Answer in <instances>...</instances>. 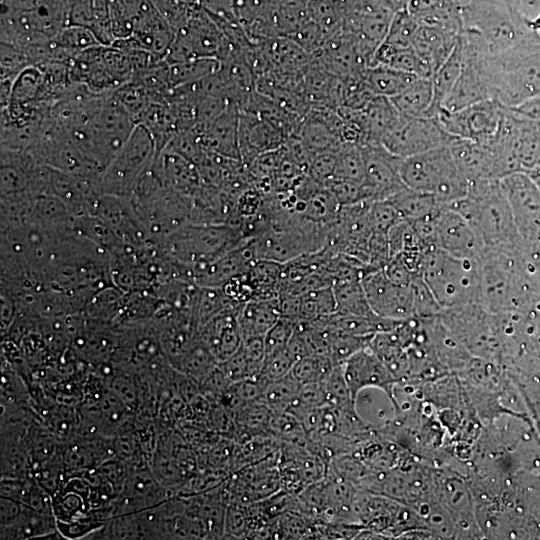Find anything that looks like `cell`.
Segmentation results:
<instances>
[{"label":"cell","instance_id":"32","mask_svg":"<svg viewBox=\"0 0 540 540\" xmlns=\"http://www.w3.org/2000/svg\"><path fill=\"white\" fill-rule=\"evenodd\" d=\"M361 76L375 96L388 98L396 96L417 77L382 64L365 68Z\"/></svg>","mask_w":540,"mask_h":540},{"label":"cell","instance_id":"47","mask_svg":"<svg viewBox=\"0 0 540 540\" xmlns=\"http://www.w3.org/2000/svg\"><path fill=\"white\" fill-rule=\"evenodd\" d=\"M341 207L372 201L363 182L333 178L325 185Z\"/></svg>","mask_w":540,"mask_h":540},{"label":"cell","instance_id":"16","mask_svg":"<svg viewBox=\"0 0 540 540\" xmlns=\"http://www.w3.org/2000/svg\"><path fill=\"white\" fill-rule=\"evenodd\" d=\"M312 55L323 69L342 78L361 76L370 66L355 37L343 29L326 39Z\"/></svg>","mask_w":540,"mask_h":540},{"label":"cell","instance_id":"13","mask_svg":"<svg viewBox=\"0 0 540 540\" xmlns=\"http://www.w3.org/2000/svg\"><path fill=\"white\" fill-rule=\"evenodd\" d=\"M430 246L456 257L479 260L484 248L471 224L449 205L431 221Z\"/></svg>","mask_w":540,"mask_h":540},{"label":"cell","instance_id":"37","mask_svg":"<svg viewBox=\"0 0 540 540\" xmlns=\"http://www.w3.org/2000/svg\"><path fill=\"white\" fill-rule=\"evenodd\" d=\"M217 365L218 362L200 339L184 354L175 369L200 386Z\"/></svg>","mask_w":540,"mask_h":540},{"label":"cell","instance_id":"6","mask_svg":"<svg viewBox=\"0 0 540 540\" xmlns=\"http://www.w3.org/2000/svg\"><path fill=\"white\" fill-rule=\"evenodd\" d=\"M399 171L406 187L432 194L443 204L464 198L470 186L449 145L403 158Z\"/></svg>","mask_w":540,"mask_h":540},{"label":"cell","instance_id":"12","mask_svg":"<svg viewBox=\"0 0 540 540\" xmlns=\"http://www.w3.org/2000/svg\"><path fill=\"white\" fill-rule=\"evenodd\" d=\"M509 203L514 225L526 245L540 243V189L524 171L512 172L500 179Z\"/></svg>","mask_w":540,"mask_h":540},{"label":"cell","instance_id":"57","mask_svg":"<svg viewBox=\"0 0 540 540\" xmlns=\"http://www.w3.org/2000/svg\"><path fill=\"white\" fill-rule=\"evenodd\" d=\"M0 503L1 526H5L13 522L24 508V504L21 502L6 497H1Z\"/></svg>","mask_w":540,"mask_h":540},{"label":"cell","instance_id":"14","mask_svg":"<svg viewBox=\"0 0 540 540\" xmlns=\"http://www.w3.org/2000/svg\"><path fill=\"white\" fill-rule=\"evenodd\" d=\"M368 303L379 317L405 320L415 317L414 297L411 283L392 281L382 268L368 271L362 278Z\"/></svg>","mask_w":540,"mask_h":540},{"label":"cell","instance_id":"25","mask_svg":"<svg viewBox=\"0 0 540 540\" xmlns=\"http://www.w3.org/2000/svg\"><path fill=\"white\" fill-rule=\"evenodd\" d=\"M459 36L437 28L418 26L412 41V48L429 67L433 75L451 55Z\"/></svg>","mask_w":540,"mask_h":540},{"label":"cell","instance_id":"56","mask_svg":"<svg viewBox=\"0 0 540 540\" xmlns=\"http://www.w3.org/2000/svg\"><path fill=\"white\" fill-rule=\"evenodd\" d=\"M18 316V307L14 297L1 289V334L6 336Z\"/></svg>","mask_w":540,"mask_h":540},{"label":"cell","instance_id":"35","mask_svg":"<svg viewBox=\"0 0 540 540\" xmlns=\"http://www.w3.org/2000/svg\"><path fill=\"white\" fill-rule=\"evenodd\" d=\"M375 64L386 65L417 77H432L431 70L415 53L413 48L397 49L382 42L374 54Z\"/></svg>","mask_w":540,"mask_h":540},{"label":"cell","instance_id":"28","mask_svg":"<svg viewBox=\"0 0 540 540\" xmlns=\"http://www.w3.org/2000/svg\"><path fill=\"white\" fill-rule=\"evenodd\" d=\"M385 200L395 208L402 220L410 223L430 218L446 205L432 194L406 186Z\"/></svg>","mask_w":540,"mask_h":540},{"label":"cell","instance_id":"33","mask_svg":"<svg viewBox=\"0 0 540 540\" xmlns=\"http://www.w3.org/2000/svg\"><path fill=\"white\" fill-rule=\"evenodd\" d=\"M463 66V56L458 42L447 60L432 75L433 105L431 117H435L452 90Z\"/></svg>","mask_w":540,"mask_h":540},{"label":"cell","instance_id":"5","mask_svg":"<svg viewBox=\"0 0 540 540\" xmlns=\"http://www.w3.org/2000/svg\"><path fill=\"white\" fill-rule=\"evenodd\" d=\"M246 237L228 223L188 222L160 242L164 255L186 277L189 268L212 261L232 250Z\"/></svg>","mask_w":540,"mask_h":540},{"label":"cell","instance_id":"3","mask_svg":"<svg viewBox=\"0 0 540 540\" xmlns=\"http://www.w3.org/2000/svg\"><path fill=\"white\" fill-rule=\"evenodd\" d=\"M492 98L515 108L540 95V35L505 52L482 57Z\"/></svg>","mask_w":540,"mask_h":540},{"label":"cell","instance_id":"18","mask_svg":"<svg viewBox=\"0 0 540 540\" xmlns=\"http://www.w3.org/2000/svg\"><path fill=\"white\" fill-rule=\"evenodd\" d=\"M287 139L280 129L258 113L240 109L239 149L245 167L259 155L281 148Z\"/></svg>","mask_w":540,"mask_h":540},{"label":"cell","instance_id":"36","mask_svg":"<svg viewBox=\"0 0 540 540\" xmlns=\"http://www.w3.org/2000/svg\"><path fill=\"white\" fill-rule=\"evenodd\" d=\"M221 65L217 58H192L168 64L172 88L199 82L217 73Z\"/></svg>","mask_w":540,"mask_h":540},{"label":"cell","instance_id":"20","mask_svg":"<svg viewBox=\"0 0 540 540\" xmlns=\"http://www.w3.org/2000/svg\"><path fill=\"white\" fill-rule=\"evenodd\" d=\"M240 108L232 102L205 126H197L206 150L226 158L241 161L239 149ZM242 163V162H241Z\"/></svg>","mask_w":540,"mask_h":540},{"label":"cell","instance_id":"22","mask_svg":"<svg viewBox=\"0 0 540 540\" xmlns=\"http://www.w3.org/2000/svg\"><path fill=\"white\" fill-rule=\"evenodd\" d=\"M449 147L456 164L469 182L500 179L493 152L487 143L455 138Z\"/></svg>","mask_w":540,"mask_h":540},{"label":"cell","instance_id":"42","mask_svg":"<svg viewBox=\"0 0 540 540\" xmlns=\"http://www.w3.org/2000/svg\"><path fill=\"white\" fill-rule=\"evenodd\" d=\"M364 176L365 162L362 146L355 144L342 145L337 153L333 178L364 182Z\"/></svg>","mask_w":540,"mask_h":540},{"label":"cell","instance_id":"17","mask_svg":"<svg viewBox=\"0 0 540 540\" xmlns=\"http://www.w3.org/2000/svg\"><path fill=\"white\" fill-rule=\"evenodd\" d=\"M362 152L365 162L363 183L372 201L385 200L405 186L399 171L402 158L381 144L362 145Z\"/></svg>","mask_w":540,"mask_h":540},{"label":"cell","instance_id":"43","mask_svg":"<svg viewBox=\"0 0 540 540\" xmlns=\"http://www.w3.org/2000/svg\"><path fill=\"white\" fill-rule=\"evenodd\" d=\"M328 405L327 395L322 382L302 384L287 412L300 422L313 410Z\"/></svg>","mask_w":540,"mask_h":540},{"label":"cell","instance_id":"1","mask_svg":"<svg viewBox=\"0 0 540 540\" xmlns=\"http://www.w3.org/2000/svg\"><path fill=\"white\" fill-rule=\"evenodd\" d=\"M460 40L471 51L492 56L537 38L529 21L513 6L495 0H472L462 10Z\"/></svg>","mask_w":540,"mask_h":540},{"label":"cell","instance_id":"53","mask_svg":"<svg viewBox=\"0 0 540 540\" xmlns=\"http://www.w3.org/2000/svg\"><path fill=\"white\" fill-rule=\"evenodd\" d=\"M338 151L316 153L307 166L306 174L316 183L324 186L334 177Z\"/></svg>","mask_w":540,"mask_h":540},{"label":"cell","instance_id":"50","mask_svg":"<svg viewBox=\"0 0 540 540\" xmlns=\"http://www.w3.org/2000/svg\"><path fill=\"white\" fill-rule=\"evenodd\" d=\"M297 360L286 348L266 355L258 378L266 384L276 381L291 372Z\"/></svg>","mask_w":540,"mask_h":540},{"label":"cell","instance_id":"7","mask_svg":"<svg viewBox=\"0 0 540 540\" xmlns=\"http://www.w3.org/2000/svg\"><path fill=\"white\" fill-rule=\"evenodd\" d=\"M157 153V146L150 131L143 124H136L129 138L101 175L102 194L130 198L138 180Z\"/></svg>","mask_w":540,"mask_h":540},{"label":"cell","instance_id":"10","mask_svg":"<svg viewBox=\"0 0 540 540\" xmlns=\"http://www.w3.org/2000/svg\"><path fill=\"white\" fill-rule=\"evenodd\" d=\"M506 111L497 100L487 99L457 111L441 108L435 117L452 136L486 143L499 132Z\"/></svg>","mask_w":540,"mask_h":540},{"label":"cell","instance_id":"38","mask_svg":"<svg viewBox=\"0 0 540 540\" xmlns=\"http://www.w3.org/2000/svg\"><path fill=\"white\" fill-rule=\"evenodd\" d=\"M337 311L332 286H325L300 295L299 321H312Z\"/></svg>","mask_w":540,"mask_h":540},{"label":"cell","instance_id":"19","mask_svg":"<svg viewBox=\"0 0 540 540\" xmlns=\"http://www.w3.org/2000/svg\"><path fill=\"white\" fill-rule=\"evenodd\" d=\"M463 56L461 72L442 108L457 111L478 102L493 99L482 69V57L467 50L460 42Z\"/></svg>","mask_w":540,"mask_h":540},{"label":"cell","instance_id":"34","mask_svg":"<svg viewBox=\"0 0 540 540\" xmlns=\"http://www.w3.org/2000/svg\"><path fill=\"white\" fill-rule=\"evenodd\" d=\"M337 311L356 316H375L372 311L361 278H347L334 282Z\"/></svg>","mask_w":540,"mask_h":540},{"label":"cell","instance_id":"58","mask_svg":"<svg viewBox=\"0 0 540 540\" xmlns=\"http://www.w3.org/2000/svg\"><path fill=\"white\" fill-rule=\"evenodd\" d=\"M538 166H540V161H539V164H538Z\"/></svg>","mask_w":540,"mask_h":540},{"label":"cell","instance_id":"21","mask_svg":"<svg viewBox=\"0 0 540 540\" xmlns=\"http://www.w3.org/2000/svg\"><path fill=\"white\" fill-rule=\"evenodd\" d=\"M238 311H223L198 327L201 341L218 363L230 358L243 343L237 318Z\"/></svg>","mask_w":540,"mask_h":540},{"label":"cell","instance_id":"40","mask_svg":"<svg viewBox=\"0 0 540 540\" xmlns=\"http://www.w3.org/2000/svg\"><path fill=\"white\" fill-rule=\"evenodd\" d=\"M334 366L335 364L328 355L314 354L298 359L290 373L300 385L323 382Z\"/></svg>","mask_w":540,"mask_h":540},{"label":"cell","instance_id":"2","mask_svg":"<svg viewBox=\"0 0 540 540\" xmlns=\"http://www.w3.org/2000/svg\"><path fill=\"white\" fill-rule=\"evenodd\" d=\"M447 205L471 224L484 250L516 252L521 248L523 241L514 225L500 179L470 182L467 195Z\"/></svg>","mask_w":540,"mask_h":540},{"label":"cell","instance_id":"9","mask_svg":"<svg viewBox=\"0 0 540 540\" xmlns=\"http://www.w3.org/2000/svg\"><path fill=\"white\" fill-rule=\"evenodd\" d=\"M231 50V44L219 24L200 4H195L193 11L176 34L165 56L167 64H173L192 58L225 59Z\"/></svg>","mask_w":540,"mask_h":540},{"label":"cell","instance_id":"41","mask_svg":"<svg viewBox=\"0 0 540 540\" xmlns=\"http://www.w3.org/2000/svg\"><path fill=\"white\" fill-rule=\"evenodd\" d=\"M300 386L289 373L266 386L262 401L274 414L286 412L295 399Z\"/></svg>","mask_w":540,"mask_h":540},{"label":"cell","instance_id":"44","mask_svg":"<svg viewBox=\"0 0 540 540\" xmlns=\"http://www.w3.org/2000/svg\"><path fill=\"white\" fill-rule=\"evenodd\" d=\"M51 41L56 46L75 55L83 50L101 44L92 29L74 24L62 28Z\"/></svg>","mask_w":540,"mask_h":540},{"label":"cell","instance_id":"8","mask_svg":"<svg viewBox=\"0 0 540 540\" xmlns=\"http://www.w3.org/2000/svg\"><path fill=\"white\" fill-rule=\"evenodd\" d=\"M136 122L113 92L105 94L82 128L97 162L105 169L131 135Z\"/></svg>","mask_w":540,"mask_h":540},{"label":"cell","instance_id":"39","mask_svg":"<svg viewBox=\"0 0 540 540\" xmlns=\"http://www.w3.org/2000/svg\"><path fill=\"white\" fill-rule=\"evenodd\" d=\"M326 328L328 356L335 365L343 364L353 354L368 346L373 336L353 335L330 329L327 326Z\"/></svg>","mask_w":540,"mask_h":540},{"label":"cell","instance_id":"48","mask_svg":"<svg viewBox=\"0 0 540 540\" xmlns=\"http://www.w3.org/2000/svg\"><path fill=\"white\" fill-rule=\"evenodd\" d=\"M322 383L326 391L328 405L336 408L356 405L346 383L342 364L335 365Z\"/></svg>","mask_w":540,"mask_h":540},{"label":"cell","instance_id":"29","mask_svg":"<svg viewBox=\"0 0 540 540\" xmlns=\"http://www.w3.org/2000/svg\"><path fill=\"white\" fill-rule=\"evenodd\" d=\"M433 97L432 79L416 77L390 99L402 116L431 117Z\"/></svg>","mask_w":540,"mask_h":540},{"label":"cell","instance_id":"26","mask_svg":"<svg viewBox=\"0 0 540 540\" xmlns=\"http://www.w3.org/2000/svg\"><path fill=\"white\" fill-rule=\"evenodd\" d=\"M281 317L278 298H252L239 309L237 318L243 341L264 338Z\"/></svg>","mask_w":540,"mask_h":540},{"label":"cell","instance_id":"31","mask_svg":"<svg viewBox=\"0 0 540 540\" xmlns=\"http://www.w3.org/2000/svg\"><path fill=\"white\" fill-rule=\"evenodd\" d=\"M235 434L241 443L252 437L270 434L273 412L263 401L244 405L233 415Z\"/></svg>","mask_w":540,"mask_h":540},{"label":"cell","instance_id":"52","mask_svg":"<svg viewBox=\"0 0 540 540\" xmlns=\"http://www.w3.org/2000/svg\"><path fill=\"white\" fill-rule=\"evenodd\" d=\"M368 216L373 232L386 235L389 229L401 220L395 208L387 200L371 201Z\"/></svg>","mask_w":540,"mask_h":540},{"label":"cell","instance_id":"46","mask_svg":"<svg viewBox=\"0 0 540 540\" xmlns=\"http://www.w3.org/2000/svg\"><path fill=\"white\" fill-rule=\"evenodd\" d=\"M418 24L404 8L394 12L384 43L397 48H412V41Z\"/></svg>","mask_w":540,"mask_h":540},{"label":"cell","instance_id":"54","mask_svg":"<svg viewBox=\"0 0 540 540\" xmlns=\"http://www.w3.org/2000/svg\"><path fill=\"white\" fill-rule=\"evenodd\" d=\"M249 532L248 514L245 505L230 503L226 509L223 538L244 539Z\"/></svg>","mask_w":540,"mask_h":540},{"label":"cell","instance_id":"55","mask_svg":"<svg viewBox=\"0 0 540 540\" xmlns=\"http://www.w3.org/2000/svg\"><path fill=\"white\" fill-rule=\"evenodd\" d=\"M111 390L127 406L134 407L137 403L136 386L128 376H116L112 380Z\"/></svg>","mask_w":540,"mask_h":540},{"label":"cell","instance_id":"30","mask_svg":"<svg viewBox=\"0 0 540 540\" xmlns=\"http://www.w3.org/2000/svg\"><path fill=\"white\" fill-rule=\"evenodd\" d=\"M54 514L35 511L26 505L10 524L1 526V539H28L52 535L56 532Z\"/></svg>","mask_w":540,"mask_h":540},{"label":"cell","instance_id":"4","mask_svg":"<svg viewBox=\"0 0 540 540\" xmlns=\"http://www.w3.org/2000/svg\"><path fill=\"white\" fill-rule=\"evenodd\" d=\"M421 276L442 310L483 303L478 260L456 257L429 247L423 254Z\"/></svg>","mask_w":540,"mask_h":540},{"label":"cell","instance_id":"27","mask_svg":"<svg viewBox=\"0 0 540 540\" xmlns=\"http://www.w3.org/2000/svg\"><path fill=\"white\" fill-rule=\"evenodd\" d=\"M390 98L374 96L368 104L357 110V118L362 126L366 144H380L383 136L389 132L401 119Z\"/></svg>","mask_w":540,"mask_h":540},{"label":"cell","instance_id":"49","mask_svg":"<svg viewBox=\"0 0 540 540\" xmlns=\"http://www.w3.org/2000/svg\"><path fill=\"white\" fill-rule=\"evenodd\" d=\"M32 65L24 48L1 42V81L14 82L26 67Z\"/></svg>","mask_w":540,"mask_h":540},{"label":"cell","instance_id":"24","mask_svg":"<svg viewBox=\"0 0 540 540\" xmlns=\"http://www.w3.org/2000/svg\"><path fill=\"white\" fill-rule=\"evenodd\" d=\"M158 155L167 185L192 198L203 185L197 165L168 146Z\"/></svg>","mask_w":540,"mask_h":540},{"label":"cell","instance_id":"11","mask_svg":"<svg viewBox=\"0 0 540 540\" xmlns=\"http://www.w3.org/2000/svg\"><path fill=\"white\" fill-rule=\"evenodd\" d=\"M455 138L436 117H405L387 132L380 144L393 155L407 158L449 145Z\"/></svg>","mask_w":540,"mask_h":540},{"label":"cell","instance_id":"51","mask_svg":"<svg viewBox=\"0 0 540 540\" xmlns=\"http://www.w3.org/2000/svg\"><path fill=\"white\" fill-rule=\"evenodd\" d=\"M299 321L281 316L264 336L266 355L287 347Z\"/></svg>","mask_w":540,"mask_h":540},{"label":"cell","instance_id":"45","mask_svg":"<svg viewBox=\"0 0 540 540\" xmlns=\"http://www.w3.org/2000/svg\"><path fill=\"white\" fill-rule=\"evenodd\" d=\"M271 436L280 442L303 445L307 447L308 434L302 423L289 412L273 413L270 424Z\"/></svg>","mask_w":540,"mask_h":540},{"label":"cell","instance_id":"23","mask_svg":"<svg viewBox=\"0 0 540 540\" xmlns=\"http://www.w3.org/2000/svg\"><path fill=\"white\" fill-rule=\"evenodd\" d=\"M405 9L419 26L462 32V13L454 0H408Z\"/></svg>","mask_w":540,"mask_h":540},{"label":"cell","instance_id":"15","mask_svg":"<svg viewBox=\"0 0 540 540\" xmlns=\"http://www.w3.org/2000/svg\"><path fill=\"white\" fill-rule=\"evenodd\" d=\"M342 366L346 383L355 403L363 389L376 388L385 393L394 413L398 410L395 398V388L398 383L369 345L349 357Z\"/></svg>","mask_w":540,"mask_h":540}]
</instances>
